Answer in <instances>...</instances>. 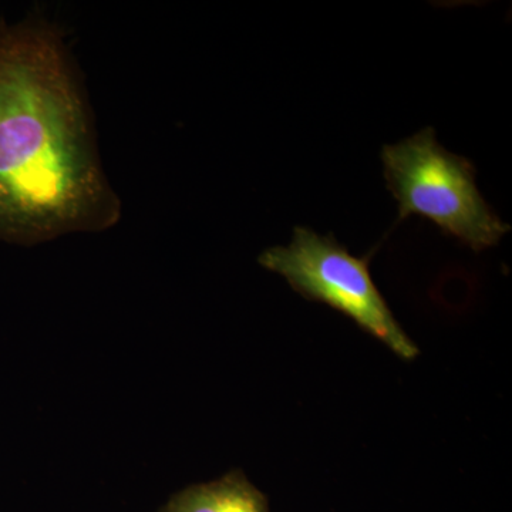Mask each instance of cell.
I'll use <instances>...</instances> for the list:
<instances>
[{"mask_svg":"<svg viewBox=\"0 0 512 512\" xmlns=\"http://www.w3.org/2000/svg\"><path fill=\"white\" fill-rule=\"evenodd\" d=\"M59 36L0 32V239L35 245L120 221Z\"/></svg>","mask_w":512,"mask_h":512,"instance_id":"1","label":"cell"},{"mask_svg":"<svg viewBox=\"0 0 512 512\" xmlns=\"http://www.w3.org/2000/svg\"><path fill=\"white\" fill-rule=\"evenodd\" d=\"M380 158L387 190L399 204L397 221L427 218L476 252L497 247L511 231L478 190L474 164L441 146L433 128L387 144Z\"/></svg>","mask_w":512,"mask_h":512,"instance_id":"2","label":"cell"},{"mask_svg":"<svg viewBox=\"0 0 512 512\" xmlns=\"http://www.w3.org/2000/svg\"><path fill=\"white\" fill-rule=\"evenodd\" d=\"M308 301L325 303L353 320L403 360L419 356L416 343L394 318L369 271V256L357 258L336 241L306 227L293 229L288 245L266 248L258 258Z\"/></svg>","mask_w":512,"mask_h":512,"instance_id":"3","label":"cell"},{"mask_svg":"<svg viewBox=\"0 0 512 512\" xmlns=\"http://www.w3.org/2000/svg\"><path fill=\"white\" fill-rule=\"evenodd\" d=\"M157 512H271L266 495L244 471L232 470L210 483L190 485L171 495Z\"/></svg>","mask_w":512,"mask_h":512,"instance_id":"4","label":"cell"}]
</instances>
